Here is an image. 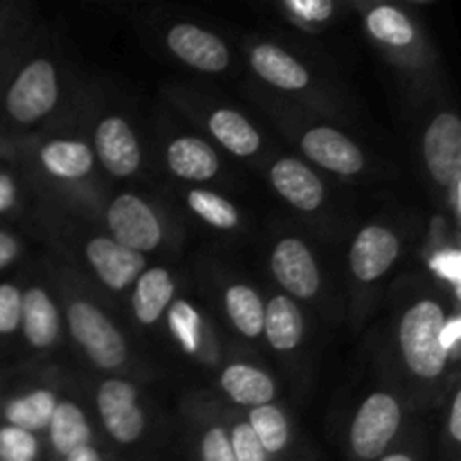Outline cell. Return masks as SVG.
<instances>
[{"mask_svg": "<svg viewBox=\"0 0 461 461\" xmlns=\"http://www.w3.org/2000/svg\"><path fill=\"white\" fill-rule=\"evenodd\" d=\"M14 203H16V185L12 176L0 174V212L12 210Z\"/></svg>", "mask_w": 461, "mask_h": 461, "instance_id": "cell-34", "label": "cell"}, {"mask_svg": "<svg viewBox=\"0 0 461 461\" xmlns=\"http://www.w3.org/2000/svg\"><path fill=\"white\" fill-rule=\"evenodd\" d=\"M54 408H57V396L50 390H34L30 394H23L18 399L9 401L5 405V419L7 426L21 428V430L32 432L48 428L52 419Z\"/></svg>", "mask_w": 461, "mask_h": 461, "instance_id": "cell-24", "label": "cell"}, {"mask_svg": "<svg viewBox=\"0 0 461 461\" xmlns=\"http://www.w3.org/2000/svg\"><path fill=\"white\" fill-rule=\"evenodd\" d=\"M18 257V241L9 232L0 230V270L7 268Z\"/></svg>", "mask_w": 461, "mask_h": 461, "instance_id": "cell-33", "label": "cell"}, {"mask_svg": "<svg viewBox=\"0 0 461 461\" xmlns=\"http://www.w3.org/2000/svg\"><path fill=\"white\" fill-rule=\"evenodd\" d=\"M376 461H417V459H414V455L410 453H390V455H383V457Z\"/></svg>", "mask_w": 461, "mask_h": 461, "instance_id": "cell-39", "label": "cell"}, {"mask_svg": "<svg viewBox=\"0 0 461 461\" xmlns=\"http://www.w3.org/2000/svg\"><path fill=\"white\" fill-rule=\"evenodd\" d=\"M448 432L453 437V441H461V394L455 396L453 408H450Z\"/></svg>", "mask_w": 461, "mask_h": 461, "instance_id": "cell-35", "label": "cell"}, {"mask_svg": "<svg viewBox=\"0 0 461 461\" xmlns=\"http://www.w3.org/2000/svg\"><path fill=\"white\" fill-rule=\"evenodd\" d=\"M86 257L95 275L111 291H124L144 270V255L120 246L115 239L97 237L86 246Z\"/></svg>", "mask_w": 461, "mask_h": 461, "instance_id": "cell-12", "label": "cell"}, {"mask_svg": "<svg viewBox=\"0 0 461 461\" xmlns=\"http://www.w3.org/2000/svg\"><path fill=\"white\" fill-rule=\"evenodd\" d=\"M446 315L435 300H421L410 306L399 324V349L403 363L414 376L437 378L446 369L448 351L441 345Z\"/></svg>", "mask_w": 461, "mask_h": 461, "instance_id": "cell-1", "label": "cell"}, {"mask_svg": "<svg viewBox=\"0 0 461 461\" xmlns=\"http://www.w3.org/2000/svg\"><path fill=\"white\" fill-rule=\"evenodd\" d=\"M459 340V320L453 318L448 324H444V331H441V345L446 351L453 349Z\"/></svg>", "mask_w": 461, "mask_h": 461, "instance_id": "cell-36", "label": "cell"}, {"mask_svg": "<svg viewBox=\"0 0 461 461\" xmlns=\"http://www.w3.org/2000/svg\"><path fill=\"white\" fill-rule=\"evenodd\" d=\"M59 99L57 70L45 59L27 63L7 90V113L21 124H32L48 115Z\"/></svg>", "mask_w": 461, "mask_h": 461, "instance_id": "cell-4", "label": "cell"}, {"mask_svg": "<svg viewBox=\"0 0 461 461\" xmlns=\"http://www.w3.org/2000/svg\"><path fill=\"white\" fill-rule=\"evenodd\" d=\"M401 241L385 225H367L358 232L349 250V268L358 282L381 279L399 259Z\"/></svg>", "mask_w": 461, "mask_h": 461, "instance_id": "cell-9", "label": "cell"}, {"mask_svg": "<svg viewBox=\"0 0 461 461\" xmlns=\"http://www.w3.org/2000/svg\"><path fill=\"white\" fill-rule=\"evenodd\" d=\"M302 151L322 169L340 176H356L365 169V156L358 144L333 126H315L302 138Z\"/></svg>", "mask_w": 461, "mask_h": 461, "instance_id": "cell-10", "label": "cell"}, {"mask_svg": "<svg viewBox=\"0 0 461 461\" xmlns=\"http://www.w3.org/2000/svg\"><path fill=\"white\" fill-rule=\"evenodd\" d=\"M221 387L234 403L248 405V408L273 403L275 392H277L268 374L246 363L228 365L221 374Z\"/></svg>", "mask_w": 461, "mask_h": 461, "instance_id": "cell-18", "label": "cell"}, {"mask_svg": "<svg viewBox=\"0 0 461 461\" xmlns=\"http://www.w3.org/2000/svg\"><path fill=\"white\" fill-rule=\"evenodd\" d=\"M97 410L111 439L120 446H133L144 432V414L138 403V390L129 381L108 378L97 390Z\"/></svg>", "mask_w": 461, "mask_h": 461, "instance_id": "cell-5", "label": "cell"}, {"mask_svg": "<svg viewBox=\"0 0 461 461\" xmlns=\"http://www.w3.org/2000/svg\"><path fill=\"white\" fill-rule=\"evenodd\" d=\"M21 329L27 342L36 349H48L57 342L61 320L52 297L43 288H30L21 300Z\"/></svg>", "mask_w": 461, "mask_h": 461, "instance_id": "cell-15", "label": "cell"}, {"mask_svg": "<svg viewBox=\"0 0 461 461\" xmlns=\"http://www.w3.org/2000/svg\"><path fill=\"white\" fill-rule=\"evenodd\" d=\"M41 162L48 174L57 176V178L77 180L90 174L95 158L88 144L77 142V140H54L48 147L41 149Z\"/></svg>", "mask_w": 461, "mask_h": 461, "instance_id": "cell-22", "label": "cell"}, {"mask_svg": "<svg viewBox=\"0 0 461 461\" xmlns=\"http://www.w3.org/2000/svg\"><path fill=\"white\" fill-rule=\"evenodd\" d=\"M39 455L36 435L14 426L0 428V461H39Z\"/></svg>", "mask_w": 461, "mask_h": 461, "instance_id": "cell-29", "label": "cell"}, {"mask_svg": "<svg viewBox=\"0 0 461 461\" xmlns=\"http://www.w3.org/2000/svg\"><path fill=\"white\" fill-rule=\"evenodd\" d=\"M225 311L241 336L259 338L264 333V302L255 288L246 284L230 286L225 293Z\"/></svg>", "mask_w": 461, "mask_h": 461, "instance_id": "cell-25", "label": "cell"}, {"mask_svg": "<svg viewBox=\"0 0 461 461\" xmlns=\"http://www.w3.org/2000/svg\"><path fill=\"white\" fill-rule=\"evenodd\" d=\"M48 428L50 441H52V448L59 457H68L75 450L90 446V439H93L90 423L86 419L84 410L77 403H72V401L57 403Z\"/></svg>", "mask_w": 461, "mask_h": 461, "instance_id": "cell-21", "label": "cell"}, {"mask_svg": "<svg viewBox=\"0 0 461 461\" xmlns=\"http://www.w3.org/2000/svg\"><path fill=\"white\" fill-rule=\"evenodd\" d=\"M252 70L268 84L282 90H302L309 86V70L295 57L277 45H257L250 54Z\"/></svg>", "mask_w": 461, "mask_h": 461, "instance_id": "cell-17", "label": "cell"}, {"mask_svg": "<svg viewBox=\"0 0 461 461\" xmlns=\"http://www.w3.org/2000/svg\"><path fill=\"white\" fill-rule=\"evenodd\" d=\"M459 185H461V176H459V178H455L453 183L448 185V187H450V205H453L455 216H457V219L461 214V210H459Z\"/></svg>", "mask_w": 461, "mask_h": 461, "instance_id": "cell-38", "label": "cell"}, {"mask_svg": "<svg viewBox=\"0 0 461 461\" xmlns=\"http://www.w3.org/2000/svg\"><path fill=\"white\" fill-rule=\"evenodd\" d=\"M210 131L234 156L250 158L261 149V138L255 126L237 111L219 108L210 117Z\"/></svg>", "mask_w": 461, "mask_h": 461, "instance_id": "cell-23", "label": "cell"}, {"mask_svg": "<svg viewBox=\"0 0 461 461\" xmlns=\"http://www.w3.org/2000/svg\"><path fill=\"white\" fill-rule=\"evenodd\" d=\"M63 461H102V455H99L97 448L93 446H84V448L75 450L68 457H63Z\"/></svg>", "mask_w": 461, "mask_h": 461, "instance_id": "cell-37", "label": "cell"}, {"mask_svg": "<svg viewBox=\"0 0 461 461\" xmlns=\"http://www.w3.org/2000/svg\"><path fill=\"white\" fill-rule=\"evenodd\" d=\"M68 324L77 345L86 351L95 367L117 369L126 360V342L115 324L90 302H75L68 309Z\"/></svg>", "mask_w": 461, "mask_h": 461, "instance_id": "cell-3", "label": "cell"}, {"mask_svg": "<svg viewBox=\"0 0 461 461\" xmlns=\"http://www.w3.org/2000/svg\"><path fill=\"white\" fill-rule=\"evenodd\" d=\"M423 158L437 185L448 187L461 176V122L455 113H439L423 135Z\"/></svg>", "mask_w": 461, "mask_h": 461, "instance_id": "cell-7", "label": "cell"}, {"mask_svg": "<svg viewBox=\"0 0 461 461\" xmlns=\"http://www.w3.org/2000/svg\"><path fill=\"white\" fill-rule=\"evenodd\" d=\"M21 300L23 293L14 284H0V336L21 327Z\"/></svg>", "mask_w": 461, "mask_h": 461, "instance_id": "cell-30", "label": "cell"}, {"mask_svg": "<svg viewBox=\"0 0 461 461\" xmlns=\"http://www.w3.org/2000/svg\"><path fill=\"white\" fill-rule=\"evenodd\" d=\"M95 149H97L102 165L120 178L135 174L142 162L133 129L122 117H106L99 122L97 131H95Z\"/></svg>", "mask_w": 461, "mask_h": 461, "instance_id": "cell-13", "label": "cell"}, {"mask_svg": "<svg viewBox=\"0 0 461 461\" xmlns=\"http://www.w3.org/2000/svg\"><path fill=\"white\" fill-rule=\"evenodd\" d=\"M270 268L279 286L293 297L309 300L320 288V270L304 241L295 237L282 239L270 257Z\"/></svg>", "mask_w": 461, "mask_h": 461, "instance_id": "cell-8", "label": "cell"}, {"mask_svg": "<svg viewBox=\"0 0 461 461\" xmlns=\"http://www.w3.org/2000/svg\"><path fill=\"white\" fill-rule=\"evenodd\" d=\"M201 461H234L232 446H230V435L223 428L214 426L203 435Z\"/></svg>", "mask_w": 461, "mask_h": 461, "instance_id": "cell-31", "label": "cell"}, {"mask_svg": "<svg viewBox=\"0 0 461 461\" xmlns=\"http://www.w3.org/2000/svg\"><path fill=\"white\" fill-rule=\"evenodd\" d=\"M167 165L183 180H210L219 174V156L201 138H176L167 147Z\"/></svg>", "mask_w": 461, "mask_h": 461, "instance_id": "cell-16", "label": "cell"}, {"mask_svg": "<svg viewBox=\"0 0 461 461\" xmlns=\"http://www.w3.org/2000/svg\"><path fill=\"white\" fill-rule=\"evenodd\" d=\"M399 401L387 392H374L356 412L349 428V448L356 459L376 461L385 455L401 428Z\"/></svg>", "mask_w": 461, "mask_h": 461, "instance_id": "cell-2", "label": "cell"}, {"mask_svg": "<svg viewBox=\"0 0 461 461\" xmlns=\"http://www.w3.org/2000/svg\"><path fill=\"white\" fill-rule=\"evenodd\" d=\"M167 45L187 66L201 72H223L230 63L228 45L212 32L192 23H178L167 32Z\"/></svg>", "mask_w": 461, "mask_h": 461, "instance_id": "cell-11", "label": "cell"}, {"mask_svg": "<svg viewBox=\"0 0 461 461\" xmlns=\"http://www.w3.org/2000/svg\"><path fill=\"white\" fill-rule=\"evenodd\" d=\"M367 30L381 43L392 48H408L414 41V27L401 9L381 5L367 14Z\"/></svg>", "mask_w": 461, "mask_h": 461, "instance_id": "cell-27", "label": "cell"}, {"mask_svg": "<svg viewBox=\"0 0 461 461\" xmlns=\"http://www.w3.org/2000/svg\"><path fill=\"white\" fill-rule=\"evenodd\" d=\"M264 333L277 351H293L304 336V318L291 297L275 295L264 306Z\"/></svg>", "mask_w": 461, "mask_h": 461, "instance_id": "cell-19", "label": "cell"}, {"mask_svg": "<svg viewBox=\"0 0 461 461\" xmlns=\"http://www.w3.org/2000/svg\"><path fill=\"white\" fill-rule=\"evenodd\" d=\"M174 279H171L169 270L165 268H151L144 270L138 279H135L133 291V313L142 324L151 327L162 318L169 302L174 300Z\"/></svg>", "mask_w": 461, "mask_h": 461, "instance_id": "cell-20", "label": "cell"}, {"mask_svg": "<svg viewBox=\"0 0 461 461\" xmlns=\"http://www.w3.org/2000/svg\"><path fill=\"white\" fill-rule=\"evenodd\" d=\"M187 205L194 214L201 216L205 223L219 230H232L239 225V212L228 198L210 192V189H192L187 194Z\"/></svg>", "mask_w": 461, "mask_h": 461, "instance_id": "cell-28", "label": "cell"}, {"mask_svg": "<svg viewBox=\"0 0 461 461\" xmlns=\"http://www.w3.org/2000/svg\"><path fill=\"white\" fill-rule=\"evenodd\" d=\"M275 192L300 212H315L324 203V185L304 162L279 158L270 169Z\"/></svg>", "mask_w": 461, "mask_h": 461, "instance_id": "cell-14", "label": "cell"}, {"mask_svg": "<svg viewBox=\"0 0 461 461\" xmlns=\"http://www.w3.org/2000/svg\"><path fill=\"white\" fill-rule=\"evenodd\" d=\"M108 228L120 246L133 252H151L160 246L162 228L156 212L135 194H120L108 207Z\"/></svg>", "mask_w": 461, "mask_h": 461, "instance_id": "cell-6", "label": "cell"}, {"mask_svg": "<svg viewBox=\"0 0 461 461\" xmlns=\"http://www.w3.org/2000/svg\"><path fill=\"white\" fill-rule=\"evenodd\" d=\"M248 426L252 428L268 457H275V455L286 450L288 439H291V428H288L286 414L282 412V408L273 403L252 408Z\"/></svg>", "mask_w": 461, "mask_h": 461, "instance_id": "cell-26", "label": "cell"}, {"mask_svg": "<svg viewBox=\"0 0 461 461\" xmlns=\"http://www.w3.org/2000/svg\"><path fill=\"white\" fill-rule=\"evenodd\" d=\"M286 7L300 18H304V21L320 23L331 16L336 5L331 0H291V3H286Z\"/></svg>", "mask_w": 461, "mask_h": 461, "instance_id": "cell-32", "label": "cell"}]
</instances>
